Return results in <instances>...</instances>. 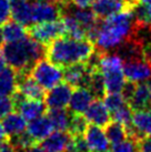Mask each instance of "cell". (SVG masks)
I'll return each mask as SVG.
<instances>
[{
	"label": "cell",
	"instance_id": "32",
	"mask_svg": "<svg viewBox=\"0 0 151 152\" xmlns=\"http://www.w3.org/2000/svg\"><path fill=\"white\" fill-rule=\"evenodd\" d=\"M111 114H112L113 121L121 123L125 127H128L131 123L133 110L131 109V107L129 106V103H127V104H125L123 107H121L120 109H118L117 111H114V112Z\"/></svg>",
	"mask_w": 151,
	"mask_h": 152
},
{
	"label": "cell",
	"instance_id": "14",
	"mask_svg": "<svg viewBox=\"0 0 151 152\" xmlns=\"http://www.w3.org/2000/svg\"><path fill=\"white\" fill-rule=\"evenodd\" d=\"M92 11L98 19L103 20L121 11H132L129 9L126 0H95Z\"/></svg>",
	"mask_w": 151,
	"mask_h": 152
},
{
	"label": "cell",
	"instance_id": "44",
	"mask_svg": "<svg viewBox=\"0 0 151 152\" xmlns=\"http://www.w3.org/2000/svg\"><path fill=\"white\" fill-rule=\"evenodd\" d=\"M138 4H151V0H137Z\"/></svg>",
	"mask_w": 151,
	"mask_h": 152
},
{
	"label": "cell",
	"instance_id": "17",
	"mask_svg": "<svg viewBox=\"0 0 151 152\" xmlns=\"http://www.w3.org/2000/svg\"><path fill=\"white\" fill-rule=\"evenodd\" d=\"M95 96L87 87H78L72 91L69 101V110L73 114H82L92 103Z\"/></svg>",
	"mask_w": 151,
	"mask_h": 152
},
{
	"label": "cell",
	"instance_id": "28",
	"mask_svg": "<svg viewBox=\"0 0 151 152\" xmlns=\"http://www.w3.org/2000/svg\"><path fill=\"white\" fill-rule=\"evenodd\" d=\"M106 134L107 138L109 140L110 143H118L122 140H125L126 138H128L127 134V128L119 122H109L106 126Z\"/></svg>",
	"mask_w": 151,
	"mask_h": 152
},
{
	"label": "cell",
	"instance_id": "15",
	"mask_svg": "<svg viewBox=\"0 0 151 152\" xmlns=\"http://www.w3.org/2000/svg\"><path fill=\"white\" fill-rule=\"evenodd\" d=\"M17 91H19L27 99H34V100L45 99L46 97L45 89L30 76V73H17Z\"/></svg>",
	"mask_w": 151,
	"mask_h": 152
},
{
	"label": "cell",
	"instance_id": "2",
	"mask_svg": "<svg viewBox=\"0 0 151 152\" xmlns=\"http://www.w3.org/2000/svg\"><path fill=\"white\" fill-rule=\"evenodd\" d=\"M95 50V45L87 39L77 40L63 36L47 46L46 56L50 62L60 68H66L75 64L86 62Z\"/></svg>",
	"mask_w": 151,
	"mask_h": 152
},
{
	"label": "cell",
	"instance_id": "12",
	"mask_svg": "<svg viewBox=\"0 0 151 152\" xmlns=\"http://www.w3.org/2000/svg\"><path fill=\"white\" fill-rule=\"evenodd\" d=\"M84 138L90 152H107L109 150L110 142L106 131L101 127L93 124L88 126L84 133Z\"/></svg>",
	"mask_w": 151,
	"mask_h": 152
},
{
	"label": "cell",
	"instance_id": "7",
	"mask_svg": "<svg viewBox=\"0 0 151 152\" xmlns=\"http://www.w3.org/2000/svg\"><path fill=\"white\" fill-rule=\"evenodd\" d=\"M12 100L15 108L19 110V113L26 119V121L34 120L46 112V103H43L41 100L27 99L19 91H16L12 94Z\"/></svg>",
	"mask_w": 151,
	"mask_h": 152
},
{
	"label": "cell",
	"instance_id": "19",
	"mask_svg": "<svg viewBox=\"0 0 151 152\" xmlns=\"http://www.w3.org/2000/svg\"><path fill=\"white\" fill-rule=\"evenodd\" d=\"M71 134L67 131H56L41 141L42 148L49 152H67Z\"/></svg>",
	"mask_w": 151,
	"mask_h": 152
},
{
	"label": "cell",
	"instance_id": "38",
	"mask_svg": "<svg viewBox=\"0 0 151 152\" xmlns=\"http://www.w3.org/2000/svg\"><path fill=\"white\" fill-rule=\"evenodd\" d=\"M0 152H19L10 140H4L0 142Z\"/></svg>",
	"mask_w": 151,
	"mask_h": 152
},
{
	"label": "cell",
	"instance_id": "6",
	"mask_svg": "<svg viewBox=\"0 0 151 152\" xmlns=\"http://www.w3.org/2000/svg\"><path fill=\"white\" fill-rule=\"evenodd\" d=\"M27 32L32 39L40 42L43 46H48L54 40L66 36V27L62 20L56 21L38 22L28 27Z\"/></svg>",
	"mask_w": 151,
	"mask_h": 152
},
{
	"label": "cell",
	"instance_id": "25",
	"mask_svg": "<svg viewBox=\"0 0 151 152\" xmlns=\"http://www.w3.org/2000/svg\"><path fill=\"white\" fill-rule=\"evenodd\" d=\"M47 117L50 119L54 129H56L57 131H69L72 114H70V112L65 108L50 109Z\"/></svg>",
	"mask_w": 151,
	"mask_h": 152
},
{
	"label": "cell",
	"instance_id": "35",
	"mask_svg": "<svg viewBox=\"0 0 151 152\" xmlns=\"http://www.w3.org/2000/svg\"><path fill=\"white\" fill-rule=\"evenodd\" d=\"M13 109H15V103L12 98L0 96V118H4L7 114L11 113Z\"/></svg>",
	"mask_w": 151,
	"mask_h": 152
},
{
	"label": "cell",
	"instance_id": "37",
	"mask_svg": "<svg viewBox=\"0 0 151 152\" xmlns=\"http://www.w3.org/2000/svg\"><path fill=\"white\" fill-rule=\"evenodd\" d=\"M138 152H151V134L146 135L138 141Z\"/></svg>",
	"mask_w": 151,
	"mask_h": 152
},
{
	"label": "cell",
	"instance_id": "9",
	"mask_svg": "<svg viewBox=\"0 0 151 152\" xmlns=\"http://www.w3.org/2000/svg\"><path fill=\"white\" fill-rule=\"evenodd\" d=\"M123 71L127 80L133 83H141L151 79V64L144 58L125 61Z\"/></svg>",
	"mask_w": 151,
	"mask_h": 152
},
{
	"label": "cell",
	"instance_id": "11",
	"mask_svg": "<svg viewBox=\"0 0 151 152\" xmlns=\"http://www.w3.org/2000/svg\"><path fill=\"white\" fill-rule=\"evenodd\" d=\"M96 69H92L88 66L87 62L71 64L66 67L63 70V79L69 86L73 88L87 87L91 72Z\"/></svg>",
	"mask_w": 151,
	"mask_h": 152
},
{
	"label": "cell",
	"instance_id": "42",
	"mask_svg": "<svg viewBox=\"0 0 151 152\" xmlns=\"http://www.w3.org/2000/svg\"><path fill=\"white\" fill-rule=\"evenodd\" d=\"M4 68H6V59H4L2 51H0V71H2Z\"/></svg>",
	"mask_w": 151,
	"mask_h": 152
},
{
	"label": "cell",
	"instance_id": "40",
	"mask_svg": "<svg viewBox=\"0 0 151 152\" xmlns=\"http://www.w3.org/2000/svg\"><path fill=\"white\" fill-rule=\"evenodd\" d=\"M19 152H49V151L45 150L41 145H36V144H34V145H31L29 148H26L23 150H19Z\"/></svg>",
	"mask_w": 151,
	"mask_h": 152
},
{
	"label": "cell",
	"instance_id": "20",
	"mask_svg": "<svg viewBox=\"0 0 151 152\" xmlns=\"http://www.w3.org/2000/svg\"><path fill=\"white\" fill-rule=\"evenodd\" d=\"M52 131H54V126L50 119L43 115L31 120L27 126V132L34 141H42L50 133H52Z\"/></svg>",
	"mask_w": 151,
	"mask_h": 152
},
{
	"label": "cell",
	"instance_id": "22",
	"mask_svg": "<svg viewBox=\"0 0 151 152\" xmlns=\"http://www.w3.org/2000/svg\"><path fill=\"white\" fill-rule=\"evenodd\" d=\"M2 126L6 131V134L9 135L10 138L25 132V130L27 129L26 119L18 112H11L4 117Z\"/></svg>",
	"mask_w": 151,
	"mask_h": 152
},
{
	"label": "cell",
	"instance_id": "43",
	"mask_svg": "<svg viewBox=\"0 0 151 152\" xmlns=\"http://www.w3.org/2000/svg\"><path fill=\"white\" fill-rule=\"evenodd\" d=\"M4 34H2V28L0 27V47L2 46V43H4Z\"/></svg>",
	"mask_w": 151,
	"mask_h": 152
},
{
	"label": "cell",
	"instance_id": "36",
	"mask_svg": "<svg viewBox=\"0 0 151 152\" xmlns=\"http://www.w3.org/2000/svg\"><path fill=\"white\" fill-rule=\"evenodd\" d=\"M11 16V6L9 0H0V25L9 21Z\"/></svg>",
	"mask_w": 151,
	"mask_h": 152
},
{
	"label": "cell",
	"instance_id": "21",
	"mask_svg": "<svg viewBox=\"0 0 151 152\" xmlns=\"http://www.w3.org/2000/svg\"><path fill=\"white\" fill-rule=\"evenodd\" d=\"M128 103L132 110L149 109L151 106V96L148 85L144 82L137 83L133 93L128 100Z\"/></svg>",
	"mask_w": 151,
	"mask_h": 152
},
{
	"label": "cell",
	"instance_id": "26",
	"mask_svg": "<svg viewBox=\"0 0 151 152\" xmlns=\"http://www.w3.org/2000/svg\"><path fill=\"white\" fill-rule=\"evenodd\" d=\"M2 34H4V40L6 42H13V41H18L20 39L25 38L28 32L25 26L13 20V21H7L6 23H4Z\"/></svg>",
	"mask_w": 151,
	"mask_h": 152
},
{
	"label": "cell",
	"instance_id": "10",
	"mask_svg": "<svg viewBox=\"0 0 151 152\" xmlns=\"http://www.w3.org/2000/svg\"><path fill=\"white\" fill-rule=\"evenodd\" d=\"M62 6L55 1H39L32 4V22L56 21L61 19Z\"/></svg>",
	"mask_w": 151,
	"mask_h": 152
},
{
	"label": "cell",
	"instance_id": "13",
	"mask_svg": "<svg viewBox=\"0 0 151 152\" xmlns=\"http://www.w3.org/2000/svg\"><path fill=\"white\" fill-rule=\"evenodd\" d=\"M72 94V87L67 82L59 83L56 87L51 88L49 92L46 94V106L50 109H60L66 108L69 104L70 98Z\"/></svg>",
	"mask_w": 151,
	"mask_h": 152
},
{
	"label": "cell",
	"instance_id": "34",
	"mask_svg": "<svg viewBox=\"0 0 151 152\" xmlns=\"http://www.w3.org/2000/svg\"><path fill=\"white\" fill-rule=\"evenodd\" d=\"M67 152H90L88 144L82 135H72L67 148Z\"/></svg>",
	"mask_w": 151,
	"mask_h": 152
},
{
	"label": "cell",
	"instance_id": "33",
	"mask_svg": "<svg viewBox=\"0 0 151 152\" xmlns=\"http://www.w3.org/2000/svg\"><path fill=\"white\" fill-rule=\"evenodd\" d=\"M110 152H138V141L126 138L118 143L112 144Z\"/></svg>",
	"mask_w": 151,
	"mask_h": 152
},
{
	"label": "cell",
	"instance_id": "30",
	"mask_svg": "<svg viewBox=\"0 0 151 152\" xmlns=\"http://www.w3.org/2000/svg\"><path fill=\"white\" fill-rule=\"evenodd\" d=\"M103 99H105L103 102H105L106 107L108 108V110L110 111V113H113L114 111H117L118 109H120L121 107L128 103L127 99L122 94V92L106 93Z\"/></svg>",
	"mask_w": 151,
	"mask_h": 152
},
{
	"label": "cell",
	"instance_id": "23",
	"mask_svg": "<svg viewBox=\"0 0 151 152\" xmlns=\"http://www.w3.org/2000/svg\"><path fill=\"white\" fill-rule=\"evenodd\" d=\"M18 75L12 68H4L0 71V96L10 97L17 90Z\"/></svg>",
	"mask_w": 151,
	"mask_h": 152
},
{
	"label": "cell",
	"instance_id": "1",
	"mask_svg": "<svg viewBox=\"0 0 151 152\" xmlns=\"http://www.w3.org/2000/svg\"><path fill=\"white\" fill-rule=\"evenodd\" d=\"M139 32L132 11H121L100 20L98 36L95 41L96 50L108 52L117 49L123 41Z\"/></svg>",
	"mask_w": 151,
	"mask_h": 152
},
{
	"label": "cell",
	"instance_id": "27",
	"mask_svg": "<svg viewBox=\"0 0 151 152\" xmlns=\"http://www.w3.org/2000/svg\"><path fill=\"white\" fill-rule=\"evenodd\" d=\"M134 17V22L138 29H150L151 30V4H139L132 10Z\"/></svg>",
	"mask_w": 151,
	"mask_h": 152
},
{
	"label": "cell",
	"instance_id": "31",
	"mask_svg": "<svg viewBox=\"0 0 151 152\" xmlns=\"http://www.w3.org/2000/svg\"><path fill=\"white\" fill-rule=\"evenodd\" d=\"M88 127V121L86 120L84 115L72 113L70 126H69V132L72 135H82Z\"/></svg>",
	"mask_w": 151,
	"mask_h": 152
},
{
	"label": "cell",
	"instance_id": "16",
	"mask_svg": "<svg viewBox=\"0 0 151 152\" xmlns=\"http://www.w3.org/2000/svg\"><path fill=\"white\" fill-rule=\"evenodd\" d=\"M84 118L88 121L89 124L98 126V127H106L110 122L111 113L106 107L105 102L100 99L93 100L89 108L84 111Z\"/></svg>",
	"mask_w": 151,
	"mask_h": 152
},
{
	"label": "cell",
	"instance_id": "45",
	"mask_svg": "<svg viewBox=\"0 0 151 152\" xmlns=\"http://www.w3.org/2000/svg\"><path fill=\"white\" fill-rule=\"evenodd\" d=\"M148 88H149V91H150V96H151V79L149 81V83H148Z\"/></svg>",
	"mask_w": 151,
	"mask_h": 152
},
{
	"label": "cell",
	"instance_id": "41",
	"mask_svg": "<svg viewBox=\"0 0 151 152\" xmlns=\"http://www.w3.org/2000/svg\"><path fill=\"white\" fill-rule=\"evenodd\" d=\"M7 139V134H6V131L4 129L2 122H0V142H2L4 140Z\"/></svg>",
	"mask_w": 151,
	"mask_h": 152
},
{
	"label": "cell",
	"instance_id": "24",
	"mask_svg": "<svg viewBox=\"0 0 151 152\" xmlns=\"http://www.w3.org/2000/svg\"><path fill=\"white\" fill-rule=\"evenodd\" d=\"M61 20H62L63 25L66 27V34H68L67 37L77 39V40L87 39V31H86V29L80 25L78 20L72 16L71 13L63 12L62 16H61Z\"/></svg>",
	"mask_w": 151,
	"mask_h": 152
},
{
	"label": "cell",
	"instance_id": "4",
	"mask_svg": "<svg viewBox=\"0 0 151 152\" xmlns=\"http://www.w3.org/2000/svg\"><path fill=\"white\" fill-rule=\"evenodd\" d=\"M98 70L103 78L106 93L121 92L126 85V76L123 71V60L117 53L101 52Z\"/></svg>",
	"mask_w": 151,
	"mask_h": 152
},
{
	"label": "cell",
	"instance_id": "39",
	"mask_svg": "<svg viewBox=\"0 0 151 152\" xmlns=\"http://www.w3.org/2000/svg\"><path fill=\"white\" fill-rule=\"evenodd\" d=\"M70 1L76 7L79 8H88L89 6H91L95 2V0H70Z\"/></svg>",
	"mask_w": 151,
	"mask_h": 152
},
{
	"label": "cell",
	"instance_id": "5",
	"mask_svg": "<svg viewBox=\"0 0 151 152\" xmlns=\"http://www.w3.org/2000/svg\"><path fill=\"white\" fill-rule=\"evenodd\" d=\"M30 76L45 90H50L51 88L61 83L63 79V70L49 60L42 58L32 67Z\"/></svg>",
	"mask_w": 151,
	"mask_h": 152
},
{
	"label": "cell",
	"instance_id": "8",
	"mask_svg": "<svg viewBox=\"0 0 151 152\" xmlns=\"http://www.w3.org/2000/svg\"><path fill=\"white\" fill-rule=\"evenodd\" d=\"M126 128L128 138L136 141L151 134V110H136L132 114L131 123Z\"/></svg>",
	"mask_w": 151,
	"mask_h": 152
},
{
	"label": "cell",
	"instance_id": "3",
	"mask_svg": "<svg viewBox=\"0 0 151 152\" xmlns=\"http://www.w3.org/2000/svg\"><path fill=\"white\" fill-rule=\"evenodd\" d=\"M47 47L32 39L29 34L13 42L2 46L6 62L17 73H30L36 62L46 55Z\"/></svg>",
	"mask_w": 151,
	"mask_h": 152
},
{
	"label": "cell",
	"instance_id": "29",
	"mask_svg": "<svg viewBox=\"0 0 151 152\" xmlns=\"http://www.w3.org/2000/svg\"><path fill=\"white\" fill-rule=\"evenodd\" d=\"M87 88L92 92V94L97 99H100L101 97H105L106 94L105 82H103V78H102L100 71L98 69H96V70H93L91 72L88 81V85H87Z\"/></svg>",
	"mask_w": 151,
	"mask_h": 152
},
{
	"label": "cell",
	"instance_id": "18",
	"mask_svg": "<svg viewBox=\"0 0 151 152\" xmlns=\"http://www.w3.org/2000/svg\"><path fill=\"white\" fill-rule=\"evenodd\" d=\"M11 6V17L15 21L25 27H30L32 22V4L28 0H9Z\"/></svg>",
	"mask_w": 151,
	"mask_h": 152
}]
</instances>
